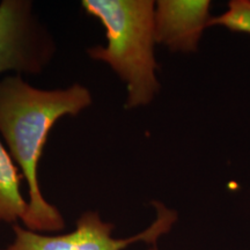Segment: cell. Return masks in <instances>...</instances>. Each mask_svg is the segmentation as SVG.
I'll use <instances>...</instances> for the list:
<instances>
[{
	"mask_svg": "<svg viewBox=\"0 0 250 250\" xmlns=\"http://www.w3.org/2000/svg\"><path fill=\"white\" fill-rule=\"evenodd\" d=\"M155 219L147 228L126 239H115L114 225L103 221L98 212L87 211L78 219L76 229L62 235H43L14 225V240L4 250H124L136 242L155 246L177 221V212L154 201Z\"/></svg>",
	"mask_w": 250,
	"mask_h": 250,
	"instance_id": "obj_3",
	"label": "cell"
},
{
	"mask_svg": "<svg viewBox=\"0 0 250 250\" xmlns=\"http://www.w3.org/2000/svg\"><path fill=\"white\" fill-rule=\"evenodd\" d=\"M81 8L104 27L107 45L89 48L87 55L107 64L125 83V109L152 103L161 87L154 52L155 1L83 0Z\"/></svg>",
	"mask_w": 250,
	"mask_h": 250,
	"instance_id": "obj_2",
	"label": "cell"
},
{
	"mask_svg": "<svg viewBox=\"0 0 250 250\" xmlns=\"http://www.w3.org/2000/svg\"><path fill=\"white\" fill-rule=\"evenodd\" d=\"M148 250H159V249H158V247H156V246H151L148 248Z\"/></svg>",
	"mask_w": 250,
	"mask_h": 250,
	"instance_id": "obj_8",
	"label": "cell"
},
{
	"mask_svg": "<svg viewBox=\"0 0 250 250\" xmlns=\"http://www.w3.org/2000/svg\"><path fill=\"white\" fill-rule=\"evenodd\" d=\"M56 42L30 0L0 2V74H39L51 62Z\"/></svg>",
	"mask_w": 250,
	"mask_h": 250,
	"instance_id": "obj_4",
	"label": "cell"
},
{
	"mask_svg": "<svg viewBox=\"0 0 250 250\" xmlns=\"http://www.w3.org/2000/svg\"><path fill=\"white\" fill-rule=\"evenodd\" d=\"M92 103V93L80 83L41 89L20 74L0 79V134L28 187V208L22 220L27 229L58 232L65 227L61 212L41 191L40 159L57 121L78 116Z\"/></svg>",
	"mask_w": 250,
	"mask_h": 250,
	"instance_id": "obj_1",
	"label": "cell"
},
{
	"mask_svg": "<svg viewBox=\"0 0 250 250\" xmlns=\"http://www.w3.org/2000/svg\"><path fill=\"white\" fill-rule=\"evenodd\" d=\"M22 175L0 140V221L23 220L28 203L21 192Z\"/></svg>",
	"mask_w": 250,
	"mask_h": 250,
	"instance_id": "obj_6",
	"label": "cell"
},
{
	"mask_svg": "<svg viewBox=\"0 0 250 250\" xmlns=\"http://www.w3.org/2000/svg\"><path fill=\"white\" fill-rule=\"evenodd\" d=\"M210 9V0L155 1L156 44L166 46L171 52H196L212 19Z\"/></svg>",
	"mask_w": 250,
	"mask_h": 250,
	"instance_id": "obj_5",
	"label": "cell"
},
{
	"mask_svg": "<svg viewBox=\"0 0 250 250\" xmlns=\"http://www.w3.org/2000/svg\"><path fill=\"white\" fill-rule=\"evenodd\" d=\"M212 26L250 35V0H232L228 2L226 11L212 17L208 27Z\"/></svg>",
	"mask_w": 250,
	"mask_h": 250,
	"instance_id": "obj_7",
	"label": "cell"
}]
</instances>
